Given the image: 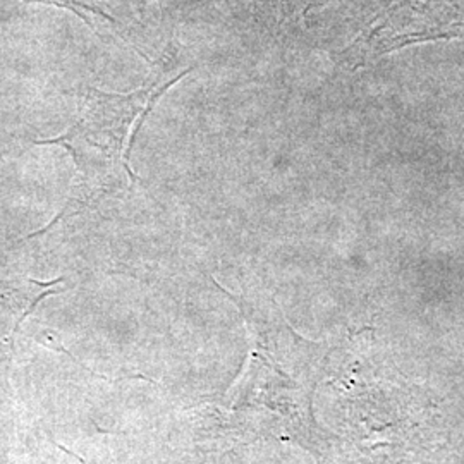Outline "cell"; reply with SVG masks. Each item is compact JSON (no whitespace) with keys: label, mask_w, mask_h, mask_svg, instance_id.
Instances as JSON below:
<instances>
[{"label":"cell","mask_w":464,"mask_h":464,"mask_svg":"<svg viewBox=\"0 0 464 464\" xmlns=\"http://www.w3.org/2000/svg\"><path fill=\"white\" fill-rule=\"evenodd\" d=\"M64 291H66V289H49V291H45V293H42V295H40V296H36V298H34V303H32V306H30V308H28V310H26V312H24V314H23V316H21V318H19V320H17L16 327H14V329H13V334H11V335H16V332L19 331V327H21V324H23V322H24V320H26V318H28V316H30V315H32V314H34V308H36V304H38V303H40V301H42V299L47 298V296H52V295H61V293H64Z\"/></svg>","instance_id":"2"},{"label":"cell","mask_w":464,"mask_h":464,"mask_svg":"<svg viewBox=\"0 0 464 464\" xmlns=\"http://www.w3.org/2000/svg\"><path fill=\"white\" fill-rule=\"evenodd\" d=\"M24 2H44V4H49V5L67 7V9H72V11H76V7L88 9V7L84 5L83 2H80V0H24Z\"/></svg>","instance_id":"3"},{"label":"cell","mask_w":464,"mask_h":464,"mask_svg":"<svg viewBox=\"0 0 464 464\" xmlns=\"http://www.w3.org/2000/svg\"><path fill=\"white\" fill-rule=\"evenodd\" d=\"M186 72L166 83L153 82L133 93H105L99 88H90L72 128L57 138L36 141V145L64 147L80 172V184L78 193L71 197L61 214L52 218L45 229L30 234L28 239L45 234L64 217L78 214L88 201L99 198L111 184L116 183V174L121 170L130 176L131 183H136L130 157L138 130L157 100Z\"/></svg>","instance_id":"1"},{"label":"cell","mask_w":464,"mask_h":464,"mask_svg":"<svg viewBox=\"0 0 464 464\" xmlns=\"http://www.w3.org/2000/svg\"><path fill=\"white\" fill-rule=\"evenodd\" d=\"M57 448L61 449V450H64L66 454H71L72 458H76V459H78L80 463L86 464V461H84L83 458H82V456H78V454H76L74 450H71V449L64 448V446H61V444H57Z\"/></svg>","instance_id":"4"}]
</instances>
